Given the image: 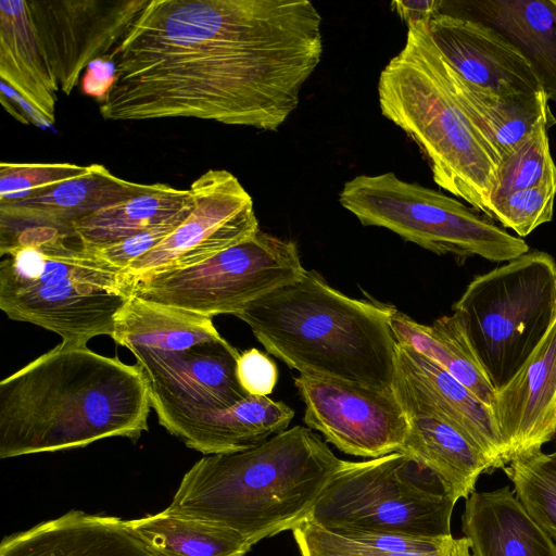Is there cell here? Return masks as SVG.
I'll list each match as a JSON object with an SVG mask.
<instances>
[{"label":"cell","mask_w":556,"mask_h":556,"mask_svg":"<svg viewBox=\"0 0 556 556\" xmlns=\"http://www.w3.org/2000/svg\"><path fill=\"white\" fill-rule=\"evenodd\" d=\"M393 305L354 299L315 270L245 305L235 316L265 350L302 375L392 389L397 341Z\"/></svg>","instance_id":"277c9868"},{"label":"cell","mask_w":556,"mask_h":556,"mask_svg":"<svg viewBox=\"0 0 556 556\" xmlns=\"http://www.w3.org/2000/svg\"><path fill=\"white\" fill-rule=\"evenodd\" d=\"M442 56L452 91L475 125L486 137L500 161L539 125H556L546 94L498 96L463 79Z\"/></svg>","instance_id":"603a6c76"},{"label":"cell","mask_w":556,"mask_h":556,"mask_svg":"<svg viewBox=\"0 0 556 556\" xmlns=\"http://www.w3.org/2000/svg\"><path fill=\"white\" fill-rule=\"evenodd\" d=\"M192 201L190 189L151 184L147 191L72 224L87 249L103 248L169 219Z\"/></svg>","instance_id":"f1b7e54d"},{"label":"cell","mask_w":556,"mask_h":556,"mask_svg":"<svg viewBox=\"0 0 556 556\" xmlns=\"http://www.w3.org/2000/svg\"><path fill=\"white\" fill-rule=\"evenodd\" d=\"M391 326L397 343L407 344L437 363L491 409L495 389L455 314L439 317L427 326L395 309Z\"/></svg>","instance_id":"4316f807"},{"label":"cell","mask_w":556,"mask_h":556,"mask_svg":"<svg viewBox=\"0 0 556 556\" xmlns=\"http://www.w3.org/2000/svg\"><path fill=\"white\" fill-rule=\"evenodd\" d=\"M342 462L298 425L244 451L205 455L165 509L230 529L253 546L306 519Z\"/></svg>","instance_id":"3957f363"},{"label":"cell","mask_w":556,"mask_h":556,"mask_svg":"<svg viewBox=\"0 0 556 556\" xmlns=\"http://www.w3.org/2000/svg\"><path fill=\"white\" fill-rule=\"evenodd\" d=\"M492 416L507 464L556 435V318L520 369L495 390Z\"/></svg>","instance_id":"e0dca14e"},{"label":"cell","mask_w":556,"mask_h":556,"mask_svg":"<svg viewBox=\"0 0 556 556\" xmlns=\"http://www.w3.org/2000/svg\"><path fill=\"white\" fill-rule=\"evenodd\" d=\"M72 163H0V203L40 194L51 187L88 172Z\"/></svg>","instance_id":"d6a6232c"},{"label":"cell","mask_w":556,"mask_h":556,"mask_svg":"<svg viewBox=\"0 0 556 556\" xmlns=\"http://www.w3.org/2000/svg\"><path fill=\"white\" fill-rule=\"evenodd\" d=\"M548 129L545 124L539 125L500 161L490 198L491 218L492 206L508 194L556 182V164L551 154Z\"/></svg>","instance_id":"4dcf8cb0"},{"label":"cell","mask_w":556,"mask_h":556,"mask_svg":"<svg viewBox=\"0 0 556 556\" xmlns=\"http://www.w3.org/2000/svg\"><path fill=\"white\" fill-rule=\"evenodd\" d=\"M159 420L232 406L249 394L237 377L239 351L223 337L177 352L135 350Z\"/></svg>","instance_id":"5bb4252c"},{"label":"cell","mask_w":556,"mask_h":556,"mask_svg":"<svg viewBox=\"0 0 556 556\" xmlns=\"http://www.w3.org/2000/svg\"><path fill=\"white\" fill-rule=\"evenodd\" d=\"M555 197L556 182L513 192L492 206V219L514 230L517 237H527L552 220Z\"/></svg>","instance_id":"836d02e7"},{"label":"cell","mask_w":556,"mask_h":556,"mask_svg":"<svg viewBox=\"0 0 556 556\" xmlns=\"http://www.w3.org/2000/svg\"><path fill=\"white\" fill-rule=\"evenodd\" d=\"M339 202L362 225L386 228L438 255L509 262L530 251L522 238L510 235L482 212L393 173L348 180Z\"/></svg>","instance_id":"9c48e42d"},{"label":"cell","mask_w":556,"mask_h":556,"mask_svg":"<svg viewBox=\"0 0 556 556\" xmlns=\"http://www.w3.org/2000/svg\"><path fill=\"white\" fill-rule=\"evenodd\" d=\"M292 533L302 556H473L466 536L333 532L306 519Z\"/></svg>","instance_id":"83f0119b"},{"label":"cell","mask_w":556,"mask_h":556,"mask_svg":"<svg viewBox=\"0 0 556 556\" xmlns=\"http://www.w3.org/2000/svg\"><path fill=\"white\" fill-rule=\"evenodd\" d=\"M503 469L530 516L556 539V451L518 456Z\"/></svg>","instance_id":"1f68e13d"},{"label":"cell","mask_w":556,"mask_h":556,"mask_svg":"<svg viewBox=\"0 0 556 556\" xmlns=\"http://www.w3.org/2000/svg\"><path fill=\"white\" fill-rule=\"evenodd\" d=\"M189 189L192 212L161 243L128 265L134 282L198 265L260 230L253 200L230 172L208 169Z\"/></svg>","instance_id":"8fae6325"},{"label":"cell","mask_w":556,"mask_h":556,"mask_svg":"<svg viewBox=\"0 0 556 556\" xmlns=\"http://www.w3.org/2000/svg\"><path fill=\"white\" fill-rule=\"evenodd\" d=\"M442 4L441 0H395L391 8L408 26L416 22L428 23L441 12Z\"/></svg>","instance_id":"74e56055"},{"label":"cell","mask_w":556,"mask_h":556,"mask_svg":"<svg viewBox=\"0 0 556 556\" xmlns=\"http://www.w3.org/2000/svg\"><path fill=\"white\" fill-rule=\"evenodd\" d=\"M124 525L152 556H244L252 547L230 529L166 509Z\"/></svg>","instance_id":"f546056e"},{"label":"cell","mask_w":556,"mask_h":556,"mask_svg":"<svg viewBox=\"0 0 556 556\" xmlns=\"http://www.w3.org/2000/svg\"><path fill=\"white\" fill-rule=\"evenodd\" d=\"M441 12L498 31L521 52L548 101L556 103V0L443 1Z\"/></svg>","instance_id":"d6986e66"},{"label":"cell","mask_w":556,"mask_h":556,"mask_svg":"<svg viewBox=\"0 0 556 556\" xmlns=\"http://www.w3.org/2000/svg\"><path fill=\"white\" fill-rule=\"evenodd\" d=\"M453 314L492 386L502 388L556 318V261L533 250L476 276Z\"/></svg>","instance_id":"ba28073f"},{"label":"cell","mask_w":556,"mask_h":556,"mask_svg":"<svg viewBox=\"0 0 556 556\" xmlns=\"http://www.w3.org/2000/svg\"><path fill=\"white\" fill-rule=\"evenodd\" d=\"M148 2L27 1L39 47L59 90L70 96L88 64L114 50Z\"/></svg>","instance_id":"4fadbf2b"},{"label":"cell","mask_w":556,"mask_h":556,"mask_svg":"<svg viewBox=\"0 0 556 556\" xmlns=\"http://www.w3.org/2000/svg\"><path fill=\"white\" fill-rule=\"evenodd\" d=\"M110 54L106 121L276 130L320 62L321 16L308 0H149Z\"/></svg>","instance_id":"6da1fadb"},{"label":"cell","mask_w":556,"mask_h":556,"mask_svg":"<svg viewBox=\"0 0 556 556\" xmlns=\"http://www.w3.org/2000/svg\"><path fill=\"white\" fill-rule=\"evenodd\" d=\"M0 556H152L124 520L72 510L2 540Z\"/></svg>","instance_id":"ffe728a7"},{"label":"cell","mask_w":556,"mask_h":556,"mask_svg":"<svg viewBox=\"0 0 556 556\" xmlns=\"http://www.w3.org/2000/svg\"><path fill=\"white\" fill-rule=\"evenodd\" d=\"M193 206L194 202L192 198L189 204L164 223L142 230L113 244L89 250L113 265L126 270L132 261L148 253L169 236L190 215Z\"/></svg>","instance_id":"e575fe53"},{"label":"cell","mask_w":556,"mask_h":556,"mask_svg":"<svg viewBox=\"0 0 556 556\" xmlns=\"http://www.w3.org/2000/svg\"><path fill=\"white\" fill-rule=\"evenodd\" d=\"M427 27L446 62L469 84L498 96L543 91L521 52L490 26L440 12Z\"/></svg>","instance_id":"2e32d148"},{"label":"cell","mask_w":556,"mask_h":556,"mask_svg":"<svg viewBox=\"0 0 556 556\" xmlns=\"http://www.w3.org/2000/svg\"><path fill=\"white\" fill-rule=\"evenodd\" d=\"M150 187L116 177L103 165L91 164L85 174L62 181L40 194L0 203V223L72 228L74 222L131 199Z\"/></svg>","instance_id":"7402d4cb"},{"label":"cell","mask_w":556,"mask_h":556,"mask_svg":"<svg viewBox=\"0 0 556 556\" xmlns=\"http://www.w3.org/2000/svg\"><path fill=\"white\" fill-rule=\"evenodd\" d=\"M382 115L427 159L434 182L491 218L500 157L458 102L427 23L407 26L404 48L380 73Z\"/></svg>","instance_id":"5b68a950"},{"label":"cell","mask_w":556,"mask_h":556,"mask_svg":"<svg viewBox=\"0 0 556 556\" xmlns=\"http://www.w3.org/2000/svg\"><path fill=\"white\" fill-rule=\"evenodd\" d=\"M392 389L404 409L444 419L478 447L494 468L507 465L491 409L441 366L404 343H397Z\"/></svg>","instance_id":"9a60e30c"},{"label":"cell","mask_w":556,"mask_h":556,"mask_svg":"<svg viewBox=\"0 0 556 556\" xmlns=\"http://www.w3.org/2000/svg\"><path fill=\"white\" fill-rule=\"evenodd\" d=\"M222 336L212 318L131 295L116 316L111 338L130 352H177Z\"/></svg>","instance_id":"484cf974"},{"label":"cell","mask_w":556,"mask_h":556,"mask_svg":"<svg viewBox=\"0 0 556 556\" xmlns=\"http://www.w3.org/2000/svg\"><path fill=\"white\" fill-rule=\"evenodd\" d=\"M294 410L268 396L248 395L232 406L159 420L186 446L203 453L228 454L254 447L288 429Z\"/></svg>","instance_id":"ac0fdd59"},{"label":"cell","mask_w":556,"mask_h":556,"mask_svg":"<svg viewBox=\"0 0 556 556\" xmlns=\"http://www.w3.org/2000/svg\"><path fill=\"white\" fill-rule=\"evenodd\" d=\"M0 78L53 125L60 90L39 47L27 1H0Z\"/></svg>","instance_id":"d4e9b609"},{"label":"cell","mask_w":556,"mask_h":556,"mask_svg":"<svg viewBox=\"0 0 556 556\" xmlns=\"http://www.w3.org/2000/svg\"><path fill=\"white\" fill-rule=\"evenodd\" d=\"M404 410L408 431L399 452L433 471L456 502L467 498L479 476L494 468L491 460L444 419L425 412Z\"/></svg>","instance_id":"cb8c5ba5"},{"label":"cell","mask_w":556,"mask_h":556,"mask_svg":"<svg viewBox=\"0 0 556 556\" xmlns=\"http://www.w3.org/2000/svg\"><path fill=\"white\" fill-rule=\"evenodd\" d=\"M455 504L433 471L394 452L343 460L306 520L333 532L442 538L452 535Z\"/></svg>","instance_id":"52a82bcc"},{"label":"cell","mask_w":556,"mask_h":556,"mask_svg":"<svg viewBox=\"0 0 556 556\" xmlns=\"http://www.w3.org/2000/svg\"><path fill=\"white\" fill-rule=\"evenodd\" d=\"M132 290L126 270L80 241L21 249L0 263L2 312L60 336L64 345L87 346L94 337H111Z\"/></svg>","instance_id":"8992f818"},{"label":"cell","mask_w":556,"mask_h":556,"mask_svg":"<svg viewBox=\"0 0 556 556\" xmlns=\"http://www.w3.org/2000/svg\"><path fill=\"white\" fill-rule=\"evenodd\" d=\"M473 556H556V544L509 486L472 492L462 516Z\"/></svg>","instance_id":"44dd1931"},{"label":"cell","mask_w":556,"mask_h":556,"mask_svg":"<svg viewBox=\"0 0 556 556\" xmlns=\"http://www.w3.org/2000/svg\"><path fill=\"white\" fill-rule=\"evenodd\" d=\"M555 438H556V435H555Z\"/></svg>","instance_id":"ab89813d"},{"label":"cell","mask_w":556,"mask_h":556,"mask_svg":"<svg viewBox=\"0 0 556 556\" xmlns=\"http://www.w3.org/2000/svg\"><path fill=\"white\" fill-rule=\"evenodd\" d=\"M294 241L261 229L198 265L134 282L132 294L206 317L238 314L254 300L304 274Z\"/></svg>","instance_id":"30bf717a"},{"label":"cell","mask_w":556,"mask_h":556,"mask_svg":"<svg viewBox=\"0 0 556 556\" xmlns=\"http://www.w3.org/2000/svg\"><path fill=\"white\" fill-rule=\"evenodd\" d=\"M237 377L249 395L268 396L277 383L278 369L267 354L252 348L240 353Z\"/></svg>","instance_id":"d590c367"},{"label":"cell","mask_w":556,"mask_h":556,"mask_svg":"<svg viewBox=\"0 0 556 556\" xmlns=\"http://www.w3.org/2000/svg\"><path fill=\"white\" fill-rule=\"evenodd\" d=\"M151 408L138 364L61 343L0 382V458L136 441Z\"/></svg>","instance_id":"7a4b0ae2"},{"label":"cell","mask_w":556,"mask_h":556,"mask_svg":"<svg viewBox=\"0 0 556 556\" xmlns=\"http://www.w3.org/2000/svg\"><path fill=\"white\" fill-rule=\"evenodd\" d=\"M0 99L14 103L16 108L18 106L22 116V123L27 124L30 122L42 129L53 127V125L37 109H35L26 99H24L18 92H16L3 80L0 83Z\"/></svg>","instance_id":"f35d334b"},{"label":"cell","mask_w":556,"mask_h":556,"mask_svg":"<svg viewBox=\"0 0 556 556\" xmlns=\"http://www.w3.org/2000/svg\"><path fill=\"white\" fill-rule=\"evenodd\" d=\"M293 382L305 425L341 452L377 458L400 451L408 418L393 389L302 374Z\"/></svg>","instance_id":"7c38bea8"},{"label":"cell","mask_w":556,"mask_h":556,"mask_svg":"<svg viewBox=\"0 0 556 556\" xmlns=\"http://www.w3.org/2000/svg\"><path fill=\"white\" fill-rule=\"evenodd\" d=\"M116 62L111 54L92 60L81 76L84 94L103 102L116 81Z\"/></svg>","instance_id":"8d00e7d4"}]
</instances>
